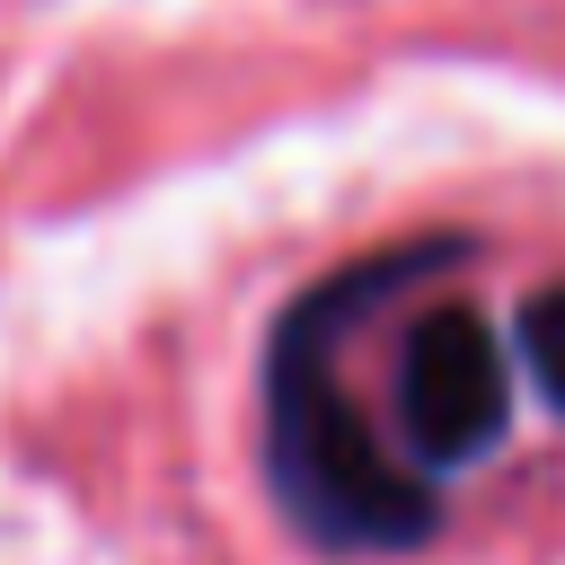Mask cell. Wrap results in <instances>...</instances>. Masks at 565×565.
Here are the masks:
<instances>
[{
    "label": "cell",
    "instance_id": "obj_1",
    "mask_svg": "<svg viewBox=\"0 0 565 565\" xmlns=\"http://www.w3.org/2000/svg\"><path fill=\"white\" fill-rule=\"evenodd\" d=\"M565 459V247L415 230L265 344V477L309 547L415 556Z\"/></svg>",
    "mask_w": 565,
    "mask_h": 565
}]
</instances>
